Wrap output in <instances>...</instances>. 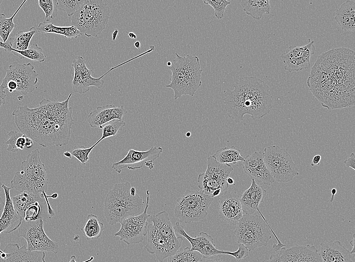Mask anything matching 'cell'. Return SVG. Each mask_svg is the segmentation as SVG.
<instances>
[{"label":"cell","instance_id":"obj_1","mask_svg":"<svg viewBox=\"0 0 355 262\" xmlns=\"http://www.w3.org/2000/svg\"><path fill=\"white\" fill-rule=\"evenodd\" d=\"M354 51L333 48L318 56L307 84L322 106L328 110L354 105Z\"/></svg>","mask_w":355,"mask_h":262},{"label":"cell","instance_id":"obj_2","mask_svg":"<svg viewBox=\"0 0 355 262\" xmlns=\"http://www.w3.org/2000/svg\"><path fill=\"white\" fill-rule=\"evenodd\" d=\"M71 95L62 102L43 99L35 108L24 105L14 110L12 114L17 127L43 147L68 145L74 123L68 106Z\"/></svg>","mask_w":355,"mask_h":262},{"label":"cell","instance_id":"obj_3","mask_svg":"<svg viewBox=\"0 0 355 262\" xmlns=\"http://www.w3.org/2000/svg\"><path fill=\"white\" fill-rule=\"evenodd\" d=\"M233 90L224 93V103L228 116L239 123L249 114L253 120L268 114L272 107L269 86L254 76L241 78L233 85Z\"/></svg>","mask_w":355,"mask_h":262},{"label":"cell","instance_id":"obj_4","mask_svg":"<svg viewBox=\"0 0 355 262\" xmlns=\"http://www.w3.org/2000/svg\"><path fill=\"white\" fill-rule=\"evenodd\" d=\"M147 221L148 239L145 248L162 262L181 248L183 239L176 236L166 211L149 215Z\"/></svg>","mask_w":355,"mask_h":262},{"label":"cell","instance_id":"obj_5","mask_svg":"<svg viewBox=\"0 0 355 262\" xmlns=\"http://www.w3.org/2000/svg\"><path fill=\"white\" fill-rule=\"evenodd\" d=\"M131 187V183L128 181L116 183L107 193L103 213L109 225H115L144 211L145 207L142 199L137 194L132 195Z\"/></svg>","mask_w":355,"mask_h":262},{"label":"cell","instance_id":"obj_6","mask_svg":"<svg viewBox=\"0 0 355 262\" xmlns=\"http://www.w3.org/2000/svg\"><path fill=\"white\" fill-rule=\"evenodd\" d=\"M175 54L176 57L169 67L172 73L170 83L166 87L173 90L174 100L184 95L193 96L202 84L199 59L189 54L184 56Z\"/></svg>","mask_w":355,"mask_h":262},{"label":"cell","instance_id":"obj_7","mask_svg":"<svg viewBox=\"0 0 355 262\" xmlns=\"http://www.w3.org/2000/svg\"><path fill=\"white\" fill-rule=\"evenodd\" d=\"M271 232L277 241V244L272 246L274 251L277 252L286 245L280 242L261 213L259 215L243 214L233 231L237 242L244 245L249 251L267 246L271 238Z\"/></svg>","mask_w":355,"mask_h":262},{"label":"cell","instance_id":"obj_8","mask_svg":"<svg viewBox=\"0 0 355 262\" xmlns=\"http://www.w3.org/2000/svg\"><path fill=\"white\" fill-rule=\"evenodd\" d=\"M38 149L32 151L21 164V170L16 172L11 181V187L18 191L46 193L48 178L45 167L40 159Z\"/></svg>","mask_w":355,"mask_h":262},{"label":"cell","instance_id":"obj_9","mask_svg":"<svg viewBox=\"0 0 355 262\" xmlns=\"http://www.w3.org/2000/svg\"><path fill=\"white\" fill-rule=\"evenodd\" d=\"M110 8L101 0H86L71 17L73 26L87 37H97L106 28L110 17Z\"/></svg>","mask_w":355,"mask_h":262},{"label":"cell","instance_id":"obj_10","mask_svg":"<svg viewBox=\"0 0 355 262\" xmlns=\"http://www.w3.org/2000/svg\"><path fill=\"white\" fill-rule=\"evenodd\" d=\"M213 198L199 191L187 189L176 200L174 215L180 222L185 224L204 219L208 215V209Z\"/></svg>","mask_w":355,"mask_h":262},{"label":"cell","instance_id":"obj_11","mask_svg":"<svg viewBox=\"0 0 355 262\" xmlns=\"http://www.w3.org/2000/svg\"><path fill=\"white\" fill-rule=\"evenodd\" d=\"M263 159L274 180L288 182L299 175V170L287 150L272 145L264 149Z\"/></svg>","mask_w":355,"mask_h":262},{"label":"cell","instance_id":"obj_12","mask_svg":"<svg viewBox=\"0 0 355 262\" xmlns=\"http://www.w3.org/2000/svg\"><path fill=\"white\" fill-rule=\"evenodd\" d=\"M173 229L175 234L183 236L189 241L191 245V250L199 252L203 257L227 254L233 256L236 260L240 261L248 255V249L242 244H239L238 249L233 252L219 250L214 244L212 237L206 232H201L197 236L192 237L186 232L184 226L178 221L175 223Z\"/></svg>","mask_w":355,"mask_h":262},{"label":"cell","instance_id":"obj_13","mask_svg":"<svg viewBox=\"0 0 355 262\" xmlns=\"http://www.w3.org/2000/svg\"><path fill=\"white\" fill-rule=\"evenodd\" d=\"M233 170L230 164L219 163L210 156L208 157L206 171L198 176V187L210 196L216 190L224 192L228 187L226 180Z\"/></svg>","mask_w":355,"mask_h":262},{"label":"cell","instance_id":"obj_14","mask_svg":"<svg viewBox=\"0 0 355 262\" xmlns=\"http://www.w3.org/2000/svg\"><path fill=\"white\" fill-rule=\"evenodd\" d=\"M43 225L42 217L35 221L23 220L17 236L25 239L28 251H49L56 254L59 250L58 244L47 236Z\"/></svg>","mask_w":355,"mask_h":262},{"label":"cell","instance_id":"obj_15","mask_svg":"<svg viewBox=\"0 0 355 262\" xmlns=\"http://www.w3.org/2000/svg\"><path fill=\"white\" fill-rule=\"evenodd\" d=\"M146 203L144 211L140 215L129 217L121 222V228L114 233L115 236L120 237L121 241L128 245L142 242L144 236L147 234V218L149 215L147 210L150 201L149 190H146Z\"/></svg>","mask_w":355,"mask_h":262},{"label":"cell","instance_id":"obj_16","mask_svg":"<svg viewBox=\"0 0 355 262\" xmlns=\"http://www.w3.org/2000/svg\"><path fill=\"white\" fill-rule=\"evenodd\" d=\"M38 75L31 63L22 64L14 62L6 71V75L0 85H4L9 81H13L17 85V91L25 95L35 90Z\"/></svg>","mask_w":355,"mask_h":262},{"label":"cell","instance_id":"obj_17","mask_svg":"<svg viewBox=\"0 0 355 262\" xmlns=\"http://www.w3.org/2000/svg\"><path fill=\"white\" fill-rule=\"evenodd\" d=\"M162 151L161 147L156 146L145 151L130 149L123 159L112 164L111 168L118 173H121L125 168L136 170L146 166L152 169L154 167L153 161L160 156Z\"/></svg>","mask_w":355,"mask_h":262},{"label":"cell","instance_id":"obj_18","mask_svg":"<svg viewBox=\"0 0 355 262\" xmlns=\"http://www.w3.org/2000/svg\"><path fill=\"white\" fill-rule=\"evenodd\" d=\"M314 41L303 46L291 45L281 54L284 66L283 68L289 73L310 68V57L316 51Z\"/></svg>","mask_w":355,"mask_h":262},{"label":"cell","instance_id":"obj_19","mask_svg":"<svg viewBox=\"0 0 355 262\" xmlns=\"http://www.w3.org/2000/svg\"><path fill=\"white\" fill-rule=\"evenodd\" d=\"M71 66L74 68V76L72 81L74 92L80 94L87 93L91 86H95L100 89L104 83L101 79L108 72L99 78L92 76L93 71L89 70L86 66L85 60L81 56L74 59Z\"/></svg>","mask_w":355,"mask_h":262},{"label":"cell","instance_id":"obj_20","mask_svg":"<svg viewBox=\"0 0 355 262\" xmlns=\"http://www.w3.org/2000/svg\"><path fill=\"white\" fill-rule=\"evenodd\" d=\"M242 162L244 172L255 181L267 185L274 182L265 165L262 152H255L247 155Z\"/></svg>","mask_w":355,"mask_h":262},{"label":"cell","instance_id":"obj_21","mask_svg":"<svg viewBox=\"0 0 355 262\" xmlns=\"http://www.w3.org/2000/svg\"><path fill=\"white\" fill-rule=\"evenodd\" d=\"M218 213L221 219L230 225H236L243 216L239 195L225 191L218 201Z\"/></svg>","mask_w":355,"mask_h":262},{"label":"cell","instance_id":"obj_22","mask_svg":"<svg viewBox=\"0 0 355 262\" xmlns=\"http://www.w3.org/2000/svg\"><path fill=\"white\" fill-rule=\"evenodd\" d=\"M5 194V203L3 212L0 218V234L10 233L18 229L23 221V218L14 208L10 191L11 187L2 184ZM3 251L0 249V253Z\"/></svg>","mask_w":355,"mask_h":262},{"label":"cell","instance_id":"obj_23","mask_svg":"<svg viewBox=\"0 0 355 262\" xmlns=\"http://www.w3.org/2000/svg\"><path fill=\"white\" fill-rule=\"evenodd\" d=\"M277 252L281 255L282 262H322L314 245H296L287 249L282 247Z\"/></svg>","mask_w":355,"mask_h":262},{"label":"cell","instance_id":"obj_24","mask_svg":"<svg viewBox=\"0 0 355 262\" xmlns=\"http://www.w3.org/2000/svg\"><path fill=\"white\" fill-rule=\"evenodd\" d=\"M127 111L123 105L115 106L108 104L98 106L88 115L87 121L92 128H101L102 125L113 119L122 120L123 116Z\"/></svg>","mask_w":355,"mask_h":262},{"label":"cell","instance_id":"obj_25","mask_svg":"<svg viewBox=\"0 0 355 262\" xmlns=\"http://www.w3.org/2000/svg\"><path fill=\"white\" fill-rule=\"evenodd\" d=\"M266 190L262 186L257 184L254 179H252L250 186L246 189L240 198L244 214L253 215L256 211L261 212L259 205L264 201Z\"/></svg>","mask_w":355,"mask_h":262},{"label":"cell","instance_id":"obj_26","mask_svg":"<svg viewBox=\"0 0 355 262\" xmlns=\"http://www.w3.org/2000/svg\"><path fill=\"white\" fill-rule=\"evenodd\" d=\"M319 254L322 262H352L350 251L339 241L321 243Z\"/></svg>","mask_w":355,"mask_h":262},{"label":"cell","instance_id":"obj_27","mask_svg":"<svg viewBox=\"0 0 355 262\" xmlns=\"http://www.w3.org/2000/svg\"><path fill=\"white\" fill-rule=\"evenodd\" d=\"M355 1L343 3L336 12L335 20L344 31L355 30Z\"/></svg>","mask_w":355,"mask_h":262},{"label":"cell","instance_id":"obj_28","mask_svg":"<svg viewBox=\"0 0 355 262\" xmlns=\"http://www.w3.org/2000/svg\"><path fill=\"white\" fill-rule=\"evenodd\" d=\"M48 198L49 195L46 193H34L26 191L11 198L14 208L23 219L26 210L36 202L45 199L47 205H49Z\"/></svg>","mask_w":355,"mask_h":262},{"label":"cell","instance_id":"obj_29","mask_svg":"<svg viewBox=\"0 0 355 262\" xmlns=\"http://www.w3.org/2000/svg\"><path fill=\"white\" fill-rule=\"evenodd\" d=\"M240 4L246 14L256 20H260L264 14H269L271 11L269 0H243Z\"/></svg>","mask_w":355,"mask_h":262},{"label":"cell","instance_id":"obj_30","mask_svg":"<svg viewBox=\"0 0 355 262\" xmlns=\"http://www.w3.org/2000/svg\"><path fill=\"white\" fill-rule=\"evenodd\" d=\"M38 32L42 33H54L61 35L68 39H74L82 35L79 31L73 26L61 27L55 26L52 23L43 22L36 28Z\"/></svg>","mask_w":355,"mask_h":262},{"label":"cell","instance_id":"obj_31","mask_svg":"<svg viewBox=\"0 0 355 262\" xmlns=\"http://www.w3.org/2000/svg\"><path fill=\"white\" fill-rule=\"evenodd\" d=\"M27 251L25 245L9 243L0 254V262H25Z\"/></svg>","mask_w":355,"mask_h":262},{"label":"cell","instance_id":"obj_32","mask_svg":"<svg viewBox=\"0 0 355 262\" xmlns=\"http://www.w3.org/2000/svg\"><path fill=\"white\" fill-rule=\"evenodd\" d=\"M105 227L98 217L92 214L87 216V221L81 230L87 240H95L100 237Z\"/></svg>","mask_w":355,"mask_h":262},{"label":"cell","instance_id":"obj_33","mask_svg":"<svg viewBox=\"0 0 355 262\" xmlns=\"http://www.w3.org/2000/svg\"><path fill=\"white\" fill-rule=\"evenodd\" d=\"M212 156L219 163L228 164H235L239 161L243 162L245 158L241 155V150L233 146L221 148Z\"/></svg>","mask_w":355,"mask_h":262},{"label":"cell","instance_id":"obj_34","mask_svg":"<svg viewBox=\"0 0 355 262\" xmlns=\"http://www.w3.org/2000/svg\"><path fill=\"white\" fill-rule=\"evenodd\" d=\"M37 32L35 27H32L27 32H18L13 37L10 38V45L12 49L23 51L28 48L31 38L35 33Z\"/></svg>","mask_w":355,"mask_h":262},{"label":"cell","instance_id":"obj_35","mask_svg":"<svg viewBox=\"0 0 355 262\" xmlns=\"http://www.w3.org/2000/svg\"><path fill=\"white\" fill-rule=\"evenodd\" d=\"M202 258L199 252L186 247L180 248L174 254L167 257V262H200Z\"/></svg>","mask_w":355,"mask_h":262},{"label":"cell","instance_id":"obj_36","mask_svg":"<svg viewBox=\"0 0 355 262\" xmlns=\"http://www.w3.org/2000/svg\"><path fill=\"white\" fill-rule=\"evenodd\" d=\"M12 52L21 59L27 58L32 61L39 62H43L45 60L42 48L36 43H33L29 46L27 49L23 51L12 49Z\"/></svg>","mask_w":355,"mask_h":262},{"label":"cell","instance_id":"obj_37","mask_svg":"<svg viewBox=\"0 0 355 262\" xmlns=\"http://www.w3.org/2000/svg\"><path fill=\"white\" fill-rule=\"evenodd\" d=\"M26 2V1L25 0L22 2L13 15L10 18H6L5 14H0V37L3 40V42H6L13 30L17 27L16 25L13 22L14 18Z\"/></svg>","mask_w":355,"mask_h":262},{"label":"cell","instance_id":"obj_38","mask_svg":"<svg viewBox=\"0 0 355 262\" xmlns=\"http://www.w3.org/2000/svg\"><path fill=\"white\" fill-rule=\"evenodd\" d=\"M126 122L123 120L113 119L103 124L101 127L102 135L98 141L99 143L105 138L114 137L122 128L125 126Z\"/></svg>","mask_w":355,"mask_h":262},{"label":"cell","instance_id":"obj_39","mask_svg":"<svg viewBox=\"0 0 355 262\" xmlns=\"http://www.w3.org/2000/svg\"><path fill=\"white\" fill-rule=\"evenodd\" d=\"M57 0H39L38 5L45 14V22H49L58 15Z\"/></svg>","mask_w":355,"mask_h":262},{"label":"cell","instance_id":"obj_40","mask_svg":"<svg viewBox=\"0 0 355 262\" xmlns=\"http://www.w3.org/2000/svg\"><path fill=\"white\" fill-rule=\"evenodd\" d=\"M57 10L66 12L69 17L72 16L86 0H57Z\"/></svg>","mask_w":355,"mask_h":262},{"label":"cell","instance_id":"obj_41","mask_svg":"<svg viewBox=\"0 0 355 262\" xmlns=\"http://www.w3.org/2000/svg\"><path fill=\"white\" fill-rule=\"evenodd\" d=\"M203 2L207 5L211 6L215 11V16L220 20L224 17V12L226 7L230 2L226 0H203Z\"/></svg>","mask_w":355,"mask_h":262},{"label":"cell","instance_id":"obj_42","mask_svg":"<svg viewBox=\"0 0 355 262\" xmlns=\"http://www.w3.org/2000/svg\"><path fill=\"white\" fill-rule=\"evenodd\" d=\"M98 143L99 142L97 141L90 147L74 149L71 153L72 155L75 157L82 164L85 165L88 162L90 153Z\"/></svg>","mask_w":355,"mask_h":262},{"label":"cell","instance_id":"obj_43","mask_svg":"<svg viewBox=\"0 0 355 262\" xmlns=\"http://www.w3.org/2000/svg\"><path fill=\"white\" fill-rule=\"evenodd\" d=\"M23 133L20 131L16 130H11L8 134L9 137L5 144L8 146L7 151L10 152L15 153L18 151L16 147V143L18 137L21 136Z\"/></svg>","mask_w":355,"mask_h":262},{"label":"cell","instance_id":"obj_44","mask_svg":"<svg viewBox=\"0 0 355 262\" xmlns=\"http://www.w3.org/2000/svg\"><path fill=\"white\" fill-rule=\"evenodd\" d=\"M44 251H27L25 262H45Z\"/></svg>","mask_w":355,"mask_h":262},{"label":"cell","instance_id":"obj_45","mask_svg":"<svg viewBox=\"0 0 355 262\" xmlns=\"http://www.w3.org/2000/svg\"><path fill=\"white\" fill-rule=\"evenodd\" d=\"M343 163L347 167H350L355 170V153L354 151L351 153L348 158L344 161Z\"/></svg>","mask_w":355,"mask_h":262},{"label":"cell","instance_id":"obj_46","mask_svg":"<svg viewBox=\"0 0 355 262\" xmlns=\"http://www.w3.org/2000/svg\"><path fill=\"white\" fill-rule=\"evenodd\" d=\"M265 262H282L281 255L279 252H276L271 255L268 260Z\"/></svg>","mask_w":355,"mask_h":262},{"label":"cell","instance_id":"obj_47","mask_svg":"<svg viewBox=\"0 0 355 262\" xmlns=\"http://www.w3.org/2000/svg\"><path fill=\"white\" fill-rule=\"evenodd\" d=\"M321 159V157L320 155H315L312 160V163L310 164L311 166L320 165V162Z\"/></svg>","mask_w":355,"mask_h":262},{"label":"cell","instance_id":"obj_48","mask_svg":"<svg viewBox=\"0 0 355 262\" xmlns=\"http://www.w3.org/2000/svg\"><path fill=\"white\" fill-rule=\"evenodd\" d=\"M6 94L5 91H3L0 88V108L3 104H6Z\"/></svg>","mask_w":355,"mask_h":262},{"label":"cell","instance_id":"obj_49","mask_svg":"<svg viewBox=\"0 0 355 262\" xmlns=\"http://www.w3.org/2000/svg\"><path fill=\"white\" fill-rule=\"evenodd\" d=\"M0 48H4L6 52H12V49L10 44L6 42L4 43L0 41Z\"/></svg>","mask_w":355,"mask_h":262},{"label":"cell","instance_id":"obj_50","mask_svg":"<svg viewBox=\"0 0 355 262\" xmlns=\"http://www.w3.org/2000/svg\"><path fill=\"white\" fill-rule=\"evenodd\" d=\"M355 237H354V234H353L352 235V239L350 241V244L352 247L351 251L350 252V254H355V249H354V246H355Z\"/></svg>","mask_w":355,"mask_h":262},{"label":"cell","instance_id":"obj_51","mask_svg":"<svg viewBox=\"0 0 355 262\" xmlns=\"http://www.w3.org/2000/svg\"><path fill=\"white\" fill-rule=\"evenodd\" d=\"M93 259H94L93 256H91L90 258H89L87 260H86L85 261H82V262H90ZM69 262H77L76 261V256L74 255H72L70 257V260Z\"/></svg>","mask_w":355,"mask_h":262},{"label":"cell","instance_id":"obj_52","mask_svg":"<svg viewBox=\"0 0 355 262\" xmlns=\"http://www.w3.org/2000/svg\"><path fill=\"white\" fill-rule=\"evenodd\" d=\"M204 262H225L223 260L218 258H209L206 260Z\"/></svg>","mask_w":355,"mask_h":262},{"label":"cell","instance_id":"obj_53","mask_svg":"<svg viewBox=\"0 0 355 262\" xmlns=\"http://www.w3.org/2000/svg\"><path fill=\"white\" fill-rule=\"evenodd\" d=\"M331 199H330V202L331 203H332V202H333L334 199V195H335V194L336 193V192H337V190H336V189L335 188H332V189H331Z\"/></svg>","mask_w":355,"mask_h":262},{"label":"cell","instance_id":"obj_54","mask_svg":"<svg viewBox=\"0 0 355 262\" xmlns=\"http://www.w3.org/2000/svg\"><path fill=\"white\" fill-rule=\"evenodd\" d=\"M119 31L116 29H115L114 30L112 34V39L113 41H115V38L117 36V35L118 34Z\"/></svg>","mask_w":355,"mask_h":262},{"label":"cell","instance_id":"obj_55","mask_svg":"<svg viewBox=\"0 0 355 262\" xmlns=\"http://www.w3.org/2000/svg\"><path fill=\"white\" fill-rule=\"evenodd\" d=\"M128 36L131 39H136L137 38L136 35L133 32H130L128 33Z\"/></svg>","mask_w":355,"mask_h":262},{"label":"cell","instance_id":"obj_56","mask_svg":"<svg viewBox=\"0 0 355 262\" xmlns=\"http://www.w3.org/2000/svg\"><path fill=\"white\" fill-rule=\"evenodd\" d=\"M5 203L2 198L0 196V212L4 209Z\"/></svg>","mask_w":355,"mask_h":262},{"label":"cell","instance_id":"obj_57","mask_svg":"<svg viewBox=\"0 0 355 262\" xmlns=\"http://www.w3.org/2000/svg\"><path fill=\"white\" fill-rule=\"evenodd\" d=\"M226 181L228 185L233 184L234 183V180L229 177L227 178Z\"/></svg>","mask_w":355,"mask_h":262},{"label":"cell","instance_id":"obj_58","mask_svg":"<svg viewBox=\"0 0 355 262\" xmlns=\"http://www.w3.org/2000/svg\"><path fill=\"white\" fill-rule=\"evenodd\" d=\"M64 155L69 158H71L72 156L71 153H70L68 151L65 152L64 153Z\"/></svg>","mask_w":355,"mask_h":262},{"label":"cell","instance_id":"obj_59","mask_svg":"<svg viewBox=\"0 0 355 262\" xmlns=\"http://www.w3.org/2000/svg\"><path fill=\"white\" fill-rule=\"evenodd\" d=\"M130 193L132 195H135L136 193V189L134 187H131L130 188Z\"/></svg>","mask_w":355,"mask_h":262},{"label":"cell","instance_id":"obj_60","mask_svg":"<svg viewBox=\"0 0 355 262\" xmlns=\"http://www.w3.org/2000/svg\"><path fill=\"white\" fill-rule=\"evenodd\" d=\"M134 46L136 48L139 49L140 47V43L139 41H137L134 43Z\"/></svg>","mask_w":355,"mask_h":262},{"label":"cell","instance_id":"obj_61","mask_svg":"<svg viewBox=\"0 0 355 262\" xmlns=\"http://www.w3.org/2000/svg\"><path fill=\"white\" fill-rule=\"evenodd\" d=\"M191 133H190V132H187V133H186V137H190L191 136Z\"/></svg>","mask_w":355,"mask_h":262},{"label":"cell","instance_id":"obj_62","mask_svg":"<svg viewBox=\"0 0 355 262\" xmlns=\"http://www.w3.org/2000/svg\"><path fill=\"white\" fill-rule=\"evenodd\" d=\"M167 66L168 67H170L171 66V62H170V61H168V62H167Z\"/></svg>","mask_w":355,"mask_h":262},{"label":"cell","instance_id":"obj_63","mask_svg":"<svg viewBox=\"0 0 355 262\" xmlns=\"http://www.w3.org/2000/svg\"><path fill=\"white\" fill-rule=\"evenodd\" d=\"M2 184H3V183H2V182L0 181V191H1V188H2Z\"/></svg>","mask_w":355,"mask_h":262},{"label":"cell","instance_id":"obj_64","mask_svg":"<svg viewBox=\"0 0 355 262\" xmlns=\"http://www.w3.org/2000/svg\"><path fill=\"white\" fill-rule=\"evenodd\" d=\"M2 2V0H0V5H1ZM0 11H1V9H0Z\"/></svg>","mask_w":355,"mask_h":262}]
</instances>
